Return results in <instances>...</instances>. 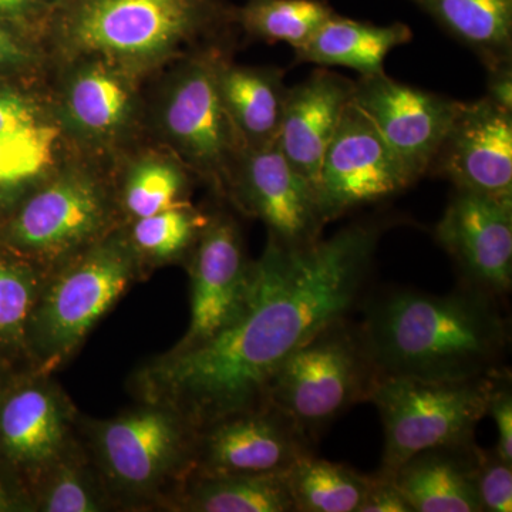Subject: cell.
<instances>
[{
    "label": "cell",
    "mask_w": 512,
    "mask_h": 512,
    "mask_svg": "<svg viewBox=\"0 0 512 512\" xmlns=\"http://www.w3.org/2000/svg\"><path fill=\"white\" fill-rule=\"evenodd\" d=\"M235 8L224 0H66L50 30L64 60L101 57L136 77L224 46Z\"/></svg>",
    "instance_id": "3"
},
{
    "label": "cell",
    "mask_w": 512,
    "mask_h": 512,
    "mask_svg": "<svg viewBox=\"0 0 512 512\" xmlns=\"http://www.w3.org/2000/svg\"><path fill=\"white\" fill-rule=\"evenodd\" d=\"M47 272L0 245V357H28L30 319L46 284Z\"/></svg>",
    "instance_id": "25"
},
{
    "label": "cell",
    "mask_w": 512,
    "mask_h": 512,
    "mask_svg": "<svg viewBox=\"0 0 512 512\" xmlns=\"http://www.w3.org/2000/svg\"><path fill=\"white\" fill-rule=\"evenodd\" d=\"M36 507L46 512H99L106 510L103 488L94 483L82 463L66 454L47 468L35 483Z\"/></svg>",
    "instance_id": "30"
},
{
    "label": "cell",
    "mask_w": 512,
    "mask_h": 512,
    "mask_svg": "<svg viewBox=\"0 0 512 512\" xmlns=\"http://www.w3.org/2000/svg\"><path fill=\"white\" fill-rule=\"evenodd\" d=\"M227 197L245 214L264 222L269 237L285 247H308L322 238L326 224L315 188L276 144L242 151Z\"/></svg>",
    "instance_id": "13"
},
{
    "label": "cell",
    "mask_w": 512,
    "mask_h": 512,
    "mask_svg": "<svg viewBox=\"0 0 512 512\" xmlns=\"http://www.w3.org/2000/svg\"><path fill=\"white\" fill-rule=\"evenodd\" d=\"M474 441L427 448L393 474L413 512H483L477 490Z\"/></svg>",
    "instance_id": "20"
},
{
    "label": "cell",
    "mask_w": 512,
    "mask_h": 512,
    "mask_svg": "<svg viewBox=\"0 0 512 512\" xmlns=\"http://www.w3.org/2000/svg\"><path fill=\"white\" fill-rule=\"evenodd\" d=\"M225 57V47L217 46L181 59L165 83L157 124L174 156L227 195L232 171L247 147L218 90V66Z\"/></svg>",
    "instance_id": "8"
},
{
    "label": "cell",
    "mask_w": 512,
    "mask_h": 512,
    "mask_svg": "<svg viewBox=\"0 0 512 512\" xmlns=\"http://www.w3.org/2000/svg\"><path fill=\"white\" fill-rule=\"evenodd\" d=\"M487 94L493 103L512 111V63L501 64L487 72Z\"/></svg>",
    "instance_id": "38"
},
{
    "label": "cell",
    "mask_w": 512,
    "mask_h": 512,
    "mask_svg": "<svg viewBox=\"0 0 512 512\" xmlns=\"http://www.w3.org/2000/svg\"><path fill=\"white\" fill-rule=\"evenodd\" d=\"M57 124L39 103L19 90L0 87V136H12Z\"/></svg>",
    "instance_id": "34"
},
{
    "label": "cell",
    "mask_w": 512,
    "mask_h": 512,
    "mask_svg": "<svg viewBox=\"0 0 512 512\" xmlns=\"http://www.w3.org/2000/svg\"><path fill=\"white\" fill-rule=\"evenodd\" d=\"M370 480L372 476L315 454L286 474L295 512H359Z\"/></svg>",
    "instance_id": "26"
},
{
    "label": "cell",
    "mask_w": 512,
    "mask_h": 512,
    "mask_svg": "<svg viewBox=\"0 0 512 512\" xmlns=\"http://www.w3.org/2000/svg\"><path fill=\"white\" fill-rule=\"evenodd\" d=\"M497 372L466 380L382 376L369 400L379 410L384 427L379 473L392 477L410 457L427 448L474 441L477 424L487 416Z\"/></svg>",
    "instance_id": "7"
},
{
    "label": "cell",
    "mask_w": 512,
    "mask_h": 512,
    "mask_svg": "<svg viewBox=\"0 0 512 512\" xmlns=\"http://www.w3.org/2000/svg\"><path fill=\"white\" fill-rule=\"evenodd\" d=\"M412 187L365 111L350 101L320 167L316 195L325 224Z\"/></svg>",
    "instance_id": "11"
},
{
    "label": "cell",
    "mask_w": 512,
    "mask_h": 512,
    "mask_svg": "<svg viewBox=\"0 0 512 512\" xmlns=\"http://www.w3.org/2000/svg\"><path fill=\"white\" fill-rule=\"evenodd\" d=\"M313 444L281 410L264 403L197 430L192 473L205 476H284Z\"/></svg>",
    "instance_id": "10"
},
{
    "label": "cell",
    "mask_w": 512,
    "mask_h": 512,
    "mask_svg": "<svg viewBox=\"0 0 512 512\" xmlns=\"http://www.w3.org/2000/svg\"><path fill=\"white\" fill-rule=\"evenodd\" d=\"M218 90L245 147L276 144L288 87L276 67L238 66L229 57L218 66Z\"/></svg>",
    "instance_id": "21"
},
{
    "label": "cell",
    "mask_w": 512,
    "mask_h": 512,
    "mask_svg": "<svg viewBox=\"0 0 512 512\" xmlns=\"http://www.w3.org/2000/svg\"><path fill=\"white\" fill-rule=\"evenodd\" d=\"M493 70L512 63V0H410Z\"/></svg>",
    "instance_id": "23"
},
{
    "label": "cell",
    "mask_w": 512,
    "mask_h": 512,
    "mask_svg": "<svg viewBox=\"0 0 512 512\" xmlns=\"http://www.w3.org/2000/svg\"><path fill=\"white\" fill-rule=\"evenodd\" d=\"M18 373L15 372L13 363L0 357V394L5 392L6 387L12 383Z\"/></svg>",
    "instance_id": "40"
},
{
    "label": "cell",
    "mask_w": 512,
    "mask_h": 512,
    "mask_svg": "<svg viewBox=\"0 0 512 512\" xmlns=\"http://www.w3.org/2000/svg\"><path fill=\"white\" fill-rule=\"evenodd\" d=\"M57 101V126L87 146L110 147L137 119V79L101 57L70 60Z\"/></svg>",
    "instance_id": "18"
},
{
    "label": "cell",
    "mask_w": 512,
    "mask_h": 512,
    "mask_svg": "<svg viewBox=\"0 0 512 512\" xmlns=\"http://www.w3.org/2000/svg\"><path fill=\"white\" fill-rule=\"evenodd\" d=\"M66 0H0V22L33 40L49 36Z\"/></svg>",
    "instance_id": "33"
},
{
    "label": "cell",
    "mask_w": 512,
    "mask_h": 512,
    "mask_svg": "<svg viewBox=\"0 0 512 512\" xmlns=\"http://www.w3.org/2000/svg\"><path fill=\"white\" fill-rule=\"evenodd\" d=\"M207 221L208 217L188 205H177L138 218L127 238L138 261L141 258L153 262L174 261L194 248Z\"/></svg>",
    "instance_id": "29"
},
{
    "label": "cell",
    "mask_w": 512,
    "mask_h": 512,
    "mask_svg": "<svg viewBox=\"0 0 512 512\" xmlns=\"http://www.w3.org/2000/svg\"><path fill=\"white\" fill-rule=\"evenodd\" d=\"M382 379L359 323H329L295 350L272 376L265 403L296 424L312 443L355 404L369 402Z\"/></svg>",
    "instance_id": "5"
},
{
    "label": "cell",
    "mask_w": 512,
    "mask_h": 512,
    "mask_svg": "<svg viewBox=\"0 0 512 512\" xmlns=\"http://www.w3.org/2000/svg\"><path fill=\"white\" fill-rule=\"evenodd\" d=\"M353 103L365 111L412 185L430 173L461 101L397 82L386 73L360 77Z\"/></svg>",
    "instance_id": "12"
},
{
    "label": "cell",
    "mask_w": 512,
    "mask_h": 512,
    "mask_svg": "<svg viewBox=\"0 0 512 512\" xmlns=\"http://www.w3.org/2000/svg\"><path fill=\"white\" fill-rule=\"evenodd\" d=\"M190 328L175 348L200 345L227 328L244 311L254 261L248 258L237 221L228 214L208 217L192 248Z\"/></svg>",
    "instance_id": "14"
},
{
    "label": "cell",
    "mask_w": 512,
    "mask_h": 512,
    "mask_svg": "<svg viewBox=\"0 0 512 512\" xmlns=\"http://www.w3.org/2000/svg\"><path fill=\"white\" fill-rule=\"evenodd\" d=\"M114 204L92 168L66 165L19 205L0 231V245L42 269L59 268L110 234Z\"/></svg>",
    "instance_id": "6"
},
{
    "label": "cell",
    "mask_w": 512,
    "mask_h": 512,
    "mask_svg": "<svg viewBox=\"0 0 512 512\" xmlns=\"http://www.w3.org/2000/svg\"><path fill=\"white\" fill-rule=\"evenodd\" d=\"M138 265L127 235L110 232L47 276L28 332L35 372L47 375L73 355L127 292Z\"/></svg>",
    "instance_id": "4"
},
{
    "label": "cell",
    "mask_w": 512,
    "mask_h": 512,
    "mask_svg": "<svg viewBox=\"0 0 512 512\" xmlns=\"http://www.w3.org/2000/svg\"><path fill=\"white\" fill-rule=\"evenodd\" d=\"M512 379L510 369L501 367L494 376L493 389L488 399L487 416L493 417L498 430L495 450L512 463Z\"/></svg>",
    "instance_id": "35"
},
{
    "label": "cell",
    "mask_w": 512,
    "mask_h": 512,
    "mask_svg": "<svg viewBox=\"0 0 512 512\" xmlns=\"http://www.w3.org/2000/svg\"><path fill=\"white\" fill-rule=\"evenodd\" d=\"M477 490L484 512H511L512 463L495 448L478 451Z\"/></svg>",
    "instance_id": "32"
},
{
    "label": "cell",
    "mask_w": 512,
    "mask_h": 512,
    "mask_svg": "<svg viewBox=\"0 0 512 512\" xmlns=\"http://www.w3.org/2000/svg\"><path fill=\"white\" fill-rule=\"evenodd\" d=\"M382 234L380 221L356 222L302 248L268 235L244 311L200 345L146 367L138 384L147 402L174 407L197 430L264 404L282 363L359 303Z\"/></svg>",
    "instance_id": "1"
},
{
    "label": "cell",
    "mask_w": 512,
    "mask_h": 512,
    "mask_svg": "<svg viewBox=\"0 0 512 512\" xmlns=\"http://www.w3.org/2000/svg\"><path fill=\"white\" fill-rule=\"evenodd\" d=\"M178 507L192 512H295L284 476L185 478Z\"/></svg>",
    "instance_id": "24"
},
{
    "label": "cell",
    "mask_w": 512,
    "mask_h": 512,
    "mask_svg": "<svg viewBox=\"0 0 512 512\" xmlns=\"http://www.w3.org/2000/svg\"><path fill=\"white\" fill-rule=\"evenodd\" d=\"M72 406L45 373L16 375L0 394V461L30 485L72 448Z\"/></svg>",
    "instance_id": "16"
},
{
    "label": "cell",
    "mask_w": 512,
    "mask_h": 512,
    "mask_svg": "<svg viewBox=\"0 0 512 512\" xmlns=\"http://www.w3.org/2000/svg\"><path fill=\"white\" fill-rule=\"evenodd\" d=\"M434 235L464 286L498 301L507 298L512 289V201L454 190Z\"/></svg>",
    "instance_id": "15"
},
{
    "label": "cell",
    "mask_w": 512,
    "mask_h": 512,
    "mask_svg": "<svg viewBox=\"0 0 512 512\" xmlns=\"http://www.w3.org/2000/svg\"><path fill=\"white\" fill-rule=\"evenodd\" d=\"M335 13L326 0H247L235 8V22L251 39L296 50Z\"/></svg>",
    "instance_id": "27"
},
{
    "label": "cell",
    "mask_w": 512,
    "mask_h": 512,
    "mask_svg": "<svg viewBox=\"0 0 512 512\" xmlns=\"http://www.w3.org/2000/svg\"><path fill=\"white\" fill-rule=\"evenodd\" d=\"M20 505L18 495L13 494L9 485L0 477V512L19 510Z\"/></svg>",
    "instance_id": "39"
},
{
    "label": "cell",
    "mask_w": 512,
    "mask_h": 512,
    "mask_svg": "<svg viewBox=\"0 0 512 512\" xmlns=\"http://www.w3.org/2000/svg\"><path fill=\"white\" fill-rule=\"evenodd\" d=\"M42 62L36 40L0 22V74L32 72Z\"/></svg>",
    "instance_id": "36"
},
{
    "label": "cell",
    "mask_w": 512,
    "mask_h": 512,
    "mask_svg": "<svg viewBox=\"0 0 512 512\" xmlns=\"http://www.w3.org/2000/svg\"><path fill=\"white\" fill-rule=\"evenodd\" d=\"M430 173L454 190L512 201V111L487 96L461 101Z\"/></svg>",
    "instance_id": "17"
},
{
    "label": "cell",
    "mask_w": 512,
    "mask_h": 512,
    "mask_svg": "<svg viewBox=\"0 0 512 512\" xmlns=\"http://www.w3.org/2000/svg\"><path fill=\"white\" fill-rule=\"evenodd\" d=\"M188 168L177 157L147 154L128 167L121 200L134 220L183 205Z\"/></svg>",
    "instance_id": "28"
},
{
    "label": "cell",
    "mask_w": 512,
    "mask_h": 512,
    "mask_svg": "<svg viewBox=\"0 0 512 512\" xmlns=\"http://www.w3.org/2000/svg\"><path fill=\"white\" fill-rule=\"evenodd\" d=\"M412 40V29L404 23L379 26L335 13L306 45L295 50V60L322 67H348L360 77L376 76L384 73L387 55Z\"/></svg>",
    "instance_id": "22"
},
{
    "label": "cell",
    "mask_w": 512,
    "mask_h": 512,
    "mask_svg": "<svg viewBox=\"0 0 512 512\" xmlns=\"http://www.w3.org/2000/svg\"><path fill=\"white\" fill-rule=\"evenodd\" d=\"M359 326L382 376L476 379L505 366L510 349L498 299L464 285L443 296L384 293L366 302Z\"/></svg>",
    "instance_id": "2"
},
{
    "label": "cell",
    "mask_w": 512,
    "mask_h": 512,
    "mask_svg": "<svg viewBox=\"0 0 512 512\" xmlns=\"http://www.w3.org/2000/svg\"><path fill=\"white\" fill-rule=\"evenodd\" d=\"M359 512H413L393 477L377 471L370 480Z\"/></svg>",
    "instance_id": "37"
},
{
    "label": "cell",
    "mask_w": 512,
    "mask_h": 512,
    "mask_svg": "<svg viewBox=\"0 0 512 512\" xmlns=\"http://www.w3.org/2000/svg\"><path fill=\"white\" fill-rule=\"evenodd\" d=\"M93 441L111 490L127 498H150L194 470L197 429L168 404L147 402L93 424Z\"/></svg>",
    "instance_id": "9"
},
{
    "label": "cell",
    "mask_w": 512,
    "mask_h": 512,
    "mask_svg": "<svg viewBox=\"0 0 512 512\" xmlns=\"http://www.w3.org/2000/svg\"><path fill=\"white\" fill-rule=\"evenodd\" d=\"M353 90L355 82L328 70H316L288 89L276 146L315 191L323 157Z\"/></svg>",
    "instance_id": "19"
},
{
    "label": "cell",
    "mask_w": 512,
    "mask_h": 512,
    "mask_svg": "<svg viewBox=\"0 0 512 512\" xmlns=\"http://www.w3.org/2000/svg\"><path fill=\"white\" fill-rule=\"evenodd\" d=\"M60 130L49 124L12 136H0V187H12L49 173L56 161Z\"/></svg>",
    "instance_id": "31"
}]
</instances>
